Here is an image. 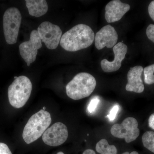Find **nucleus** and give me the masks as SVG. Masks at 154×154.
<instances>
[{
	"instance_id": "nucleus-23",
	"label": "nucleus",
	"mask_w": 154,
	"mask_h": 154,
	"mask_svg": "<svg viewBox=\"0 0 154 154\" xmlns=\"http://www.w3.org/2000/svg\"><path fill=\"white\" fill-rule=\"evenodd\" d=\"M148 123L149 127L154 130V113L152 114L149 117Z\"/></svg>"
},
{
	"instance_id": "nucleus-15",
	"label": "nucleus",
	"mask_w": 154,
	"mask_h": 154,
	"mask_svg": "<svg viewBox=\"0 0 154 154\" xmlns=\"http://www.w3.org/2000/svg\"><path fill=\"white\" fill-rule=\"evenodd\" d=\"M96 151L101 154H116L117 150L115 146L110 145L105 139H102L96 144Z\"/></svg>"
},
{
	"instance_id": "nucleus-3",
	"label": "nucleus",
	"mask_w": 154,
	"mask_h": 154,
	"mask_svg": "<svg viewBox=\"0 0 154 154\" xmlns=\"http://www.w3.org/2000/svg\"><path fill=\"white\" fill-rule=\"evenodd\" d=\"M96 85V79L92 75L88 73H80L67 85V95L75 100L84 99L92 94Z\"/></svg>"
},
{
	"instance_id": "nucleus-2",
	"label": "nucleus",
	"mask_w": 154,
	"mask_h": 154,
	"mask_svg": "<svg viewBox=\"0 0 154 154\" xmlns=\"http://www.w3.org/2000/svg\"><path fill=\"white\" fill-rule=\"evenodd\" d=\"M51 118L49 112L41 110L29 119L23 130L22 137L26 143L38 139L50 125Z\"/></svg>"
},
{
	"instance_id": "nucleus-12",
	"label": "nucleus",
	"mask_w": 154,
	"mask_h": 154,
	"mask_svg": "<svg viewBox=\"0 0 154 154\" xmlns=\"http://www.w3.org/2000/svg\"><path fill=\"white\" fill-rule=\"evenodd\" d=\"M130 9V6L119 0L110 1L105 7V19L108 23L119 21Z\"/></svg>"
},
{
	"instance_id": "nucleus-25",
	"label": "nucleus",
	"mask_w": 154,
	"mask_h": 154,
	"mask_svg": "<svg viewBox=\"0 0 154 154\" xmlns=\"http://www.w3.org/2000/svg\"><path fill=\"white\" fill-rule=\"evenodd\" d=\"M122 154H139L136 151H133L132 152H131V153L128 152H125L123 153Z\"/></svg>"
},
{
	"instance_id": "nucleus-4",
	"label": "nucleus",
	"mask_w": 154,
	"mask_h": 154,
	"mask_svg": "<svg viewBox=\"0 0 154 154\" xmlns=\"http://www.w3.org/2000/svg\"><path fill=\"white\" fill-rule=\"evenodd\" d=\"M32 90V83L29 78L25 76L17 77L8 90L10 104L16 108L23 107L30 98Z\"/></svg>"
},
{
	"instance_id": "nucleus-8",
	"label": "nucleus",
	"mask_w": 154,
	"mask_h": 154,
	"mask_svg": "<svg viewBox=\"0 0 154 154\" xmlns=\"http://www.w3.org/2000/svg\"><path fill=\"white\" fill-rule=\"evenodd\" d=\"M42 46V40L36 30L31 31L29 41H25L20 45V54L28 66L36 60L38 50Z\"/></svg>"
},
{
	"instance_id": "nucleus-1",
	"label": "nucleus",
	"mask_w": 154,
	"mask_h": 154,
	"mask_svg": "<svg viewBox=\"0 0 154 154\" xmlns=\"http://www.w3.org/2000/svg\"><path fill=\"white\" fill-rule=\"evenodd\" d=\"M95 39L92 28L85 24H79L64 33L60 45L67 51H78L91 46Z\"/></svg>"
},
{
	"instance_id": "nucleus-9",
	"label": "nucleus",
	"mask_w": 154,
	"mask_h": 154,
	"mask_svg": "<svg viewBox=\"0 0 154 154\" xmlns=\"http://www.w3.org/2000/svg\"><path fill=\"white\" fill-rule=\"evenodd\" d=\"M68 137V131L65 125L57 122L48 128L42 135V139L45 144L51 146H60Z\"/></svg>"
},
{
	"instance_id": "nucleus-11",
	"label": "nucleus",
	"mask_w": 154,
	"mask_h": 154,
	"mask_svg": "<svg viewBox=\"0 0 154 154\" xmlns=\"http://www.w3.org/2000/svg\"><path fill=\"white\" fill-rule=\"evenodd\" d=\"M128 47L126 45L122 42L117 43L113 47L114 59L112 61L107 59L102 60L101 62V66L103 71L111 72L118 70L122 65V62L125 58L127 52Z\"/></svg>"
},
{
	"instance_id": "nucleus-19",
	"label": "nucleus",
	"mask_w": 154,
	"mask_h": 154,
	"mask_svg": "<svg viewBox=\"0 0 154 154\" xmlns=\"http://www.w3.org/2000/svg\"><path fill=\"white\" fill-rule=\"evenodd\" d=\"M119 110V106L118 105H115L110 110V113L106 117L109 119L110 121H113L115 119L116 114Z\"/></svg>"
},
{
	"instance_id": "nucleus-18",
	"label": "nucleus",
	"mask_w": 154,
	"mask_h": 154,
	"mask_svg": "<svg viewBox=\"0 0 154 154\" xmlns=\"http://www.w3.org/2000/svg\"><path fill=\"white\" fill-rule=\"evenodd\" d=\"M99 102H100V100L99 97L97 96H95L94 98H92L89 102L88 106V112L91 113H94L96 111Z\"/></svg>"
},
{
	"instance_id": "nucleus-10",
	"label": "nucleus",
	"mask_w": 154,
	"mask_h": 154,
	"mask_svg": "<svg viewBox=\"0 0 154 154\" xmlns=\"http://www.w3.org/2000/svg\"><path fill=\"white\" fill-rule=\"evenodd\" d=\"M118 36L115 28L110 25H107L101 28L95 36V45L98 50L106 47L111 48L116 44Z\"/></svg>"
},
{
	"instance_id": "nucleus-16",
	"label": "nucleus",
	"mask_w": 154,
	"mask_h": 154,
	"mask_svg": "<svg viewBox=\"0 0 154 154\" xmlns=\"http://www.w3.org/2000/svg\"><path fill=\"white\" fill-rule=\"evenodd\" d=\"M144 146L154 153V132L146 131L142 138Z\"/></svg>"
},
{
	"instance_id": "nucleus-7",
	"label": "nucleus",
	"mask_w": 154,
	"mask_h": 154,
	"mask_svg": "<svg viewBox=\"0 0 154 154\" xmlns=\"http://www.w3.org/2000/svg\"><path fill=\"white\" fill-rule=\"evenodd\" d=\"M37 31L42 41L48 49H55L60 42L62 32L57 25L44 22L38 26Z\"/></svg>"
},
{
	"instance_id": "nucleus-17",
	"label": "nucleus",
	"mask_w": 154,
	"mask_h": 154,
	"mask_svg": "<svg viewBox=\"0 0 154 154\" xmlns=\"http://www.w3.org/2000/svg\"><path fill=\"white\" fill-rule=\"evenodd\" d=\"M144 82L147 85L154 84V64L146 67L143 69Z\"/></svg>"
},
{
	"instance_id": "nucleus-24",
	"label": "nucleus",
	"mask_w": 154,
	"mask_h": 154,
	"mask_svg": "<svg viewBox=\"0 0 154 154\" xmlns=\"http://www.w3.org/2000/svg\"><path fill=\"white\" fill-rule=\"evenodd\" d=\"M82 154H96L95 152L93 150L91 149H88L86 150Z\"/></svg>"
},
{
	"instance_id": "nucleus-20",
	"label": "nucleus",
	"mask_w": 154,
	"mask_h": 154,
	"mask_svg": "<svg viewBox=\"0 0 154 154\" xmlns=\"http://www.w3.org/2000/svg\"><path fill=\"white\" fill-rule=\"evenodd\" d=\"M146 34L149 39L154 43V25L151 24L148 26Z\"/></svg>"
},
{
	"instance_id": "nucleus-26",
	"label": "nucleus",
	"mask_w": 154,
	"mask_h": 154,
	"mask_svg": "<svg viewBox=\"0 0 154 154\" xmlns=\"http://www.w3.org/2000/svg\"><path fill=\"white\" fill-rule=\"evenodd\" d=\"M57 154H64L63 152H58L57 153Z\"/></svg>"
},
{
	"instance_id": "nucleus-22",
	"label": "nucleus",
	"mask_w": 154,
	"mask_h": 154,
	"mask_svg": "<svg viewBox=\"0 0 154 154\" xmlns=\"http://www.w3.org/2000/svg\"><path fill=\"white\" fill-rule=\"evenodd\" d=\"M148 10L150 17L154 21V1H152L150 3Z\"/></svg>"
},
{
	"instance_id": "nucleus-6",
	"label": "nucleus",
	"mask_w": 154,
	"mask_h": 154,
	"mask_svg": "<svg viewBox=\"0 0 154 154\" xmlns=\"http://www.w3.org/2000/svg\"><path fill=\"white\" fill-rule=\"evenodd\" d=\"M137 120L134 117H128L121 124L113 125L110 129V133L114 137L125 139L127 143L137 139L140 135Z\"/></svg>"
},
{
	"instance_id": "nucleus-14",
	"label": "nucleus",
	"mask_w": 154,
	"mask_h": 154,
	"mask_svg": "<svg viewBox=\"0 0 154 154\" xmlns=\"http://www.w3.org/2000/svg\"><path fill=\"white\" fill-rule=\"evenodd\" d=\"M26 5L30 16L39 17L46 14L48 5L45 0H27Z\"/></svg>"
},
{
	"instance_id": "nucleus-13",
	"label": "nucleus",
	"mask_w": 154,
	"mask_h": 154,
	"mask_svg": "<svg viewBox=\"0 0 154 154\" xmlns=\"http://www.w3.org/2000/svg\"><path fill=\"white\" fill-rule=\"evenodd\" d=\"M143 68L140 66L131 68L127 74L128 83L125 89L127 91L140 94L143 92L144 85L141 76Z\"/></svg>"
},
{
	"instance_id": "nucleus-5",
	"label": "nucleus",
	"mask_w": 154,
	"mask_h": 154,
	"mask_svg": "<svg viewBox=\"0 0 154 154\" xmlns=\"http://www.w3.org/2000/svg\"><path fill=\"white\" fill-rule=\"evenodd\" d=\"M3 22L6 42L9 44H15L22 22V15L19 9L16 8L8 9L4 14Z\"/></svg>"
},
{
	"instance_id": "nucleus-21",
	"label": "nucleus",
	"mask_w": 154,
	"mask_h": 154,
	"mask_svg": "<svg viewBox=\"0 0 154 154\" xmlns=\"http://www.w3.org/2000/svg\"><path fill=\"white\" fill-rule=\"evenodd\" d=\"M0 154H12L8 146L5 143H0Z\"/></svg>"
}]
</instances>
